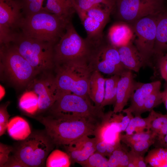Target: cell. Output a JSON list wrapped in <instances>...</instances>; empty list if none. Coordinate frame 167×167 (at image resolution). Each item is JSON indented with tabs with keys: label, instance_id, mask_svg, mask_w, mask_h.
Segmentation results:
<instances>
[{
	"label": "cell",
	"instance_id": "4fadbf2b",
	"mask_svg": "<svg viewBox=\"0 0 167 167\" xmlns=\"http://www.w3.org/2000/svg\"><path fill=\"white\" fill-rule=\"evenodd\" d=\"M29 84H30L32 92L38 97L37 114L48 110L61 93L56 84L55 77L50 75L39 79H34Z\"/></svg>",
	"mask_w": 167,
	"mask_h": 167
},
{
	"label": "cell",
	"instance_id": "44dd1931",
	"mask_svg": "<svg viewBox=\"0 0 167 167\" xmlns=\"http://www.w3.org/2000/svg\"><path fill=\"white\" fill-rule=\"evenodd\" d=\"M167 53V10L157 17L154 55L157 57Z\"/></svg>",
	"mask_w": 167,
	"mask_h": 167
},
{
	"label": "cell",
	"instance_id": "83f0119b",
	"mask_svg": "<svg viewBox=\"0 0 167 167\" xmlns=\"http://www.w3.org/2000/svg\"><path fill=\"white\" fill-rule=\"evenodd\" d=\"M19 106L24 112L31 116H34L37 113L38 101L37 96L33 92L23 94L20 98Z\"/></svg>",
	"mask_w": 167,
	"mask_h": 167
},
{
	"label": "cell",
	"instance_id": "e575fe53",
	"mask_svg": "<svg viewBox=\"0 0 167 167\" xmlns=\"http://www.w3.org/2000/svg\"><path fill=\"white\" fill-rule=\"evenodd\" d=\"M126 115L121 113L118 114L113 112L110 119V122L118 129L120 132L125 131L131 120L134 117L130 112L125 113Z\"/></svg>",
	"mask_w": 167,
	"mask_h": 167
},
{
	"label": "cell",
	"instance_id": "f35d334b",
	"mask_svg": "<svg viewBox=\"0 0 167 167\" xmlns=\"http://www.w3.org/2000/svg\"><path fill=\"white\" fill-rule=\"evenodd\" d=\"M9 102L2 105L0 107V136L5 134L7 129L9 122L10 115L7 111V108Z\"/></svg>",
	"mask_w": 167,
	"mask_h": 167
},
{
	"label": "cell",
	"instance_id": "b9f144b4",
	"mask_svg": "<svg viewBox=\"0 0 167 167\" xmlns=\"http://www.w3.org/2000/svg\"><path fill=\"white\" fill-rule=\"evenodd\" d=\"M11 146L0 143V167H3L7 161L11 152L13 151Z\"/></svg>",
	"mask_w": 167,
	"mask_h": 167
},
{
	"label": "cell",
	"instance_id": "277c9868",
	"mask_svg": "<svg viewBox=\"0 0 167 167\" xmlns=\"http://www.w3.org/2000/svg\"><path fill=\"white\" fill-rule=\"evenodd\" d=\"M38 74L51 69L55 65L54 46L51 43L27 37L20 31L10 41Z\"/></svg>",
	"mask_w": 167,
	"mask_h": 167
},
{
	"label": "cell",
	"instance_id": "d6986e66",
	"mask_svg": "<svg viewBox=\"0 0 167 167\" xmlns=\"http://www.w3.org/2000/svg\"><path fill=\"white\" fill-rule=\"evenodd\" d=\"M134 37L131 26L122 22L115 24L110 28L107 39L110 44L118 48L131 42Z\"/></svg>",
	"mask_w": 167,
	"mask_h": 167
},
{
	"label": "cell",
	"instance_id": "7c38bea8",
	"mask_svg": "<svg viewBox=\"0 0 167 167\" xmlns=\"http://www.w3.org/2000/svg\"><path fill=\"white\" fill-rule=\"evenodd\" d=\"M17 0H0V44L9 43L12 35L19 31L24 17Z\"/></svg>",
	"mask_w": 167,
	"mask_h": 167
},
{
	"label": "cell",
	"instance_id": "ee69618b",
	"mask_svg": "<svg viewBox=\"0 0 167 167\" xmlns=\"http://www.w3.org/2000/svg\"><path fill=\"white\" fill-rule=\"evenodd\" d=\"M96 138V152H97L105 156H107L106 143L100 139H97Z\"/></svg>",
	"mask_w": 167,
	"mask_h": 167
},
{
	"label": "cell",
	"instance_id": "8992f818",
	"mask_svg": "<svg viewBox=\"0 0 167 167\" xmlns=\"http://www.w3.org/2000/svg\"><path fill=\"white\" fill-rule=\"evenodd\" d=\"M92 47L91 41L79 35L71 21L64 34L54 46L55 65L77 59L89 60Z\"/></svg>",
	"mask_w": 167,
	"mask_h": 167
},
{
	"label": "cell",
	"instance_id": "4316f807",
	"mask_svg": "<svg viewBox=\"0 0 167 167\" xmlns=\"http://www.w3.org/2000/svg\"><path fill=\"white\" fill-rule=\"evenodd\" d=\"M151 167H167V148H156L150 151L144 158Z\"/></svg>",
	"mask_w": 167,
	"mask_h": 167
},
{
	"label": "cell",
	"instance_id": "836d02e7",
	"mask_svg": "<svg viewBox=\"0 0 167 167\" xmlns=\"http://www.w3.org/2000/svg\"><path fill=\"white\" fill-rule=\"evenodd\" d=\"M20 4L24 16L33 14L45 10L44 0H17Z\"/></svg>",
	"mask_w": 167,
	"mask_h": 167
},
{
	"label": "cell",
	"instance_id": "7402d4cb",
	"mask_svg": "<svg viewBox=\"0 0 167 167\" xmlns=\"http://www.w3.org/2000/svg\"><path fill=\"white\" fill-rule=\"evenodd\" d=\"M105 80L101 72L93 70L90 80L88 95L95 105L97 107H101L104 100Z\"/></svg>",
	"mask_w": 167,
	"mask_h": 167
},
{
	"label": "cell",
	"instance_id": "ab89813d",
	"mask_svg": "<svg viewBox=\"0 0 167 167\" xmlns=\"http://www.w3.org/2000/svg\"><path fill=\"white\" fill-rule=\"evenodd\" d=\"M156 66L161 76L167 82V53L157 57Z\"/></svg>",
	"mask_w": 167,
	"mask_h": 167
},
{
	"label": "cell",
	"instance_id": "d4e9b609",
	"mask_svg": "<svg viewBox=\"0 0 167 167\" xmlns=\"http://www.w3.org/2000/svg\"><path fill=\"white\" fill-rule=\"evenodd\" d=\"M7 130L11 138L18 140L25 139L31 134V129L27 122L19 116L15 117L9 121Z\"/></svg>",
	"mask_w": 167,
	"mask_h": 167
},
{
	"label": "cell",
	"instance_id": "1f68e13d",
	"mask_svg": "<svg viewBox=\"0 0 167 167\" xmlns=\"http://www.w3.org/2000/svg\"><path fill=\"white\" fill-rule=\"evenodd\" d=\"M149 118L148 116L144 118L140 116H135L131 120L125 130L126 134L131 135L147 130Z\"/></svg>",
	"mask_w": 167,
	"mask_h": 167
},
{
	"label": "cell",
	"instance_id": "8fae6325",
	"mask_svg": "<svg viewBox=\"0 0 167 167\" xmlns=\"http://www.w3.org/2000/svg\"><path fill=\"white\" fill-rule=\"evenodd\" d=\"M158 15L145 16L131 23L134 45L149 66L152 67L151 59L154 54Z\"/></svg>",
	"mask_w": 167,
	"mask_h": 167
},
{
	"label": "cell",
	"instance_id": "8d00e7d4",
	"mask_svg": "<svg viewBox=\"0 0 167 167\" xmlns=\"http://www.w3.org/2000/svg\"><path fill=\"white\" fill-rule=\"evenodd\" d=\"M108 160L105 156L95 152L80 165L84 167H108Z\"/></svg>",
	"mask_w": 167,
	"mask_h": 167
},
{
	"label": "cell",
	"instance_id": "7a4b0ae2",
	"mask_svg": "<svg viewBox=\"0 0 167 167\" xmlns=\"http://www.w3.org/2000/svg\"><path fill=\"white\" fill-rule=\"evenodd\" d=\"M55 65V80L61 93H73L90 99L88 88L93 70L88 59H75Z\"/></svg>",
	"mask_w": 167,
	"mask_h": 167
},
{
	"label": "cell",
	"instance_id": "bcb514c9",
	"mask_svg": "<svg viewBox=\"0 0 167 167\" xmlns=\"http://www.w3.org/2000/svg\"><path fill=\"white\" fill-rule=\"evenodd\" d=\"M164 145L167 148V134L165 136L164 139Z\"/></svg>",
	"mask_w": 167,
	"mask_h": 167
},
{
	"label": "cell",
	"instance_id": "7dc6e473",
	"mask_svg": "<svg viewBox=\"0 0 167 167\" xmlns=\"http://www.w3.org/2000/svg\"></svg>",
	"mask_w": 167,
	"mask_h": 167
},
{
	"label": "cell",
	"instance_id": "f1b7e54d",
	"mask_svg": "<svg viewBox=\"0 0 167 167\" xmlns=\"http://www.w3.org/2000/svg\"><path fill=\"white\" fill-rule=\"evenodd\" d=\"M71 164L70 158L66 152L56 149L48 156L45 165L47 167H69Z\"/></svg>",
	"mask_w": 167,
	"mask_h": 167
},
{
	"label": "cell",
	"instance_id": "3957f363",
	"mask_svg": "<svg viewBox=\"0 0 167 167\" xmlns=\"http://www.w3.org/2000/svg\"><path fill=\"white\" fill-rule=\"evenodd\" d=\"M71 21L44 10L24 16L19 31L27 37L55 45L64 34L66 26Z\"/></svg>",
	"mask_w": 167,
	"mask_h": 167
},
{
	"label": "cell",
	"instance_id": "f6af8a7d",
	"mask_svg": "<svg viewBox=\"0 0 167 167\" xmlns=\"http://www.w3.org/2000/svg\"><path fill=\"white\" fill-rule=\"evenodd\" d=\"M163 103L164 104L167 111V82H166L165 86L164 89L162 92Z\"/></svg>",
	"mask_w": 167,
	"mask_h": 167
},
{
	"label": "cell",
	"instance_id": "d6a6232c",
	"mask_svg": "<svg viewBox=\"0 0 167 167\" xmlns=\"http://www.w3.org/2000/svg\"><path fill=\"white\" fill-rule=\"evenodd\" d=\"M120 138L121 141L129 147L135 143L141 141L150 139L156 140L155 137L150 131L131 135L121 134Z\"/></svg>",
	"mask_w": 167,
	"mask_h": 167
},
{
	"label": "cell",
	"instance_id": "d590c367",
	"mask_svg": "<svg viewBox=\"0 0 167 167\" xmlns=\"http://www.w3.org/2000/svg\"><path fill=\"white\" fill-rule=\"evenodd\" d=\"M162 103V92L161 89H158L152 92L146 100L142 110V114L147 112H150Z\"/></svg>",
	"mask_w": 167,
	"mask_h": 167
},
{
	"label": "cell",
	"instance_id": "e0dca14e",
	"mask_svg": "<svg viewBox=\"0 0 167 167\" xmlns=\"http://www.w3.org/2000/svg\"><path fill=\"white\" fill-rule=\"evenodd\" d=\"M131 71L126 69L120 75L117 85L116 101L113 110L115 113L122 111L134 89L136 82Z\"/></svg>",
	"mask_w": 167,
	"mask_h": 167
},
{
	"label": "cell",
	"instance_id": "5bb4252c",
	"mask_svg": "<svg viewBox=\"0 0 167 167\" xmlns=\"http://www.w3.org/2000/svg\"><path fill=\"white\" fill-rule=\"evenodd\" d=\"M110 14L106 10L97 6L85 11L80 19L87 32V38L97 41L103 37V29L109 21Z\"/></svg>",
	"mask_w": 167,
	"mask_h": 167
},
{
	"label": "cell",
	"instance_id": "f546056e",
	"mask_svg": "<svg viewBox=\"0 0 167 167\" xmlns=\"http://www.w3.org/2000/svg\"><path fill=\"white\" fill-rule=\"evenodd\" d=\"M74 5L78 15L98 4H103L113 11L116 0H73Z\"/></svg>",
	"mask_w": 167,
	"mask_h": 167
},
{
	"label": "cell",
	"instance_id": "9c48e42d",
	"mask_svg": "<svg viewBox=\"0 0 167 167\" xmlns=\"http://www.w3.org/2000/svg\"><path fill=\"white\" fill-rule=\"evenodd\" d=\"M93 70L110 75H121L126 69L121 62L117 48L104 38L95 45L89 59Z\"/></svg>",
	"mask_w": 167,
	"mask_h": 167
},
{
	"label": "cell",
	"instance_id": "ffe728a7",
	"mask_svg": "<svg viewBox=\"0 0 167 167\" xmlns=\"http://www.w3.org/2000/svg\"><path fill=\"white\" fill-rule=\"evenodd\" d=\"M113 111L106 113L102 122L98 127L95 137L107 143L114 145L120 144V132L110 121Z\"/></svg>",
	"mask_w": 167,
	"mask_h": 167
},
{
	"label": "cell",
	"instance_id": "2e32d148",
	"mask_svg": "<svg viewBox=\"0 0 167 167\" xmlns=\"http://www.w3.org/2000/svg\"><path fill=\"white\" fill-rule=\"evenodd\" d=\"M161 83L157 80L148 83L136 82L130 100L131 103L127 108L123 109L124 113L129 112L135 116H140L144 103L149 95L153 92L161 89Z\"/></svg>",
	"mask_w": 167,
	"mask_h": 167
},
{
	"label": "cell",
	"instance_id": "6da1fadb",
	"mask_svg": "<svg viewBox=\"0 0 167 167\" xmlns=\"http://www.w3.org/2000/svg\"><path fill=\"white\" fill-rule=\"evenodd\" d=\"M45 126L46 132L55 145L69 144L84 136L95 135L102 121L74 115L35 116Z\"/></svg>",
	"mask_w": 167,
	"mask_h": 167
},
{
	"label": "cell",
	"instance_id": "7bdbcfd3",
	"mask_svg": "<svg viewBox=\"0 0 167 167\" xmlns=\"http://www.w3.org/2000/svg\"><path fill=\"white\" fill-rule=\"evenodd\" d=\"M27 167L21 161L14 155L9 156L7 161L4 164L3 167Z\"/></svg>",
	"mask_w": 167,
	"mask_h": 167
},
{
	"label": "cell",
	"instance_id": "603a6c76",
	"mask_svg": "<svg viewBox=\"0 0 167 167\" xmlns=\"http://www.w3.org/2000/svg\"><path fill=\"white\" fill-rule=\"evenodd\" d=\"M148 117L149 122L147 131H150L156 139L164 145V138L167 134V114H163L153 109Z\"/></svg>",
	"mask_w": 167,
	"mask_h": 167
},
{
	"label": "cell",
	"instance_id": "5b68a950",
	"mask_svg": "<svg viewBox=\"0 0 167 167\" xmlns=\"http://www.w3.org/2000/svg\"><path fill=\"white\" fill-rule=\"evenodd\" d=\"M0 58L1 71L17 87L28 85L38 74L11 42L0 45Z\"/></svg>",
	"mask_w": 167,
	"mask_h": 167
},
{
	"label": "cell",
	"instance_id": "cb8c5ba5",
	"mask_svg": "<svg viewBox=\"0 0 167 167\" xmlns=\"http://www.w3.org/2000/svg\"><path fill=\"white\" fill-rule=\"evenodd\" d=\"M44 9L69 21L75 12L73 0H47Z\"/></svg>",
	"mask_w": 167,
	"mask_h": 167
},
{
	"label": "cell",
	"instance_id": "ba28073f",
	"mask_svg": "<svg viewBox=\"0 0 167 167\" xmlns=\"http://www.w3.org/2000/svg\"><path fill=\"white\" fill-rule=\"evenodd\" d=\"M103 109L93 105L90 99L73 93H62L48 110L49 115H74L102 121L105 116Z\"/></svg>",
	"mask_w": 167,
	"mask_h": 167
},
{
	"label": "cell",
	"instance_id": "60d3db41",
	"mask_svg": "<svg viewBox=\"0 0 167 167\" xmlns=\"http://www.w3.org/2000/svg\"><path fill=\"white\" fill-rule=\"evenodd\" d=\"M129 163L127 167H145L147 164L143 156L131 150L128 152Z\"/></svg>",
	"mask_w": 167,
	"mask_h": 167
},
{
	"label": "cell",
	"instance_id": "52a82bcc",
	"mask_svg": "<svg viewBox=\"0 0 167 167\" xmlns=\"http://www.w3.org/2000/svg\"><path fill=\"white\" fill-rule=\"evenodd\" d=\"M54 146L46 132L31 133L21 141L14 155L27 167L43 166Z\"/></svg>",
	"mask_w": 167,
	"mask_h": 167
},
{
	"label": "cell",
	"instance_id": "9a60e30c",
	"mask_svg": "<svg viewBox=\"0 0 167 167\" xmlns=\"http://www.w3.org/2000/svg\"><path fill=\"white\" fill-rule=\"evenodd\" d=\"M96 138L85 135L64 145L71 164H80L96 152Z\"/></svg>",
	"mask_w": 167,
	"mask_h": 167
},
{
	"label": "cell",
	"instance_id": "ac0fdd59",
	"mask_svg": "<svg viewBox=\"0 0 167 167\" xmlns=\"http://www.w3.org/2000/svg\"><path fill=\"white\" fill-rule=\"evenodd\" d=\"M117 48L121 62L125 69L138 73L142 67L149 66L132 41Z\"/></svg>",
	"mask_w": 167,
	"mask_h": 167
},
{
	"label": "cell",
	"instance_id": "74e56055",
	"mask_svg": "<svg viewBox=\"0 0 167 167\" xmlns=\"http://www.w3.org/2000/svg\"><path fill=\"white\" fill-rule=\"evenodd\" d=\"M155 140L150 139L140 141L135 143L130 146L131 150L143 156L149 148L155 143Z\"/></svg>",
	"mask_w": 167,
	"mask_h": 167
},
{
	"label": "cell",
	"instance_id": "4dcf8cb0",
	"mask_svg": "<svg viewBox=\"0 0 167 167\" xmlns=\"http://www.w3.org/2000/svg\"><path fill=\"white\" fill-rule=\"evenodd\" d=\"M128 152L121 144L109 157L108 167H127L129 163Z\"/></svg>",
	"mask_w": 167,
	"mask_h": 167
},
{
	"label": "cell",
	"instance_id": "30bf717a",
	"mask_svg": "<svg viewBox=\"0 0 167 167\" xmlns=\"http://www.w3.org/2000/svg\"><path fill=\"white\" fill-rule=\"evenodd\" d=\"M163 0H116L114 10L118 18L131 23L143 17L157 15L165 10Z\"/></svg>",
	"mask_w": 167,
	"mask_h": 167
},
{
	"label": "cell",
	"instance_id": "484cf974",
	"mask_svg": "<svg viewBox=\"0 0 167 167\" xmlns=\"http://www.w3.org/2000/svg\"><path fill=\"white\" fill-rule=\"evenodd\" d=\"M120 78V75H115L106 78L105 96L101 106V108L107 105H115L116 100L117 85Z\"/></svg>",
	"mask_w": 167,
	"mask_h": 167
}]
</instances>
